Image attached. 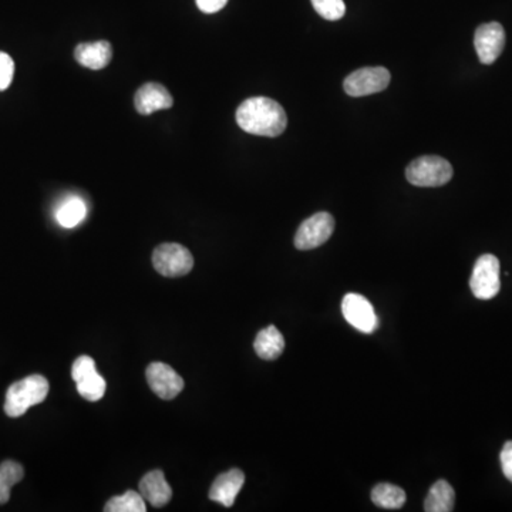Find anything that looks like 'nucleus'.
I'll use <instances>...</instances> for the list:
<instances>
[{
  "instance_id": "1",
  "label": "nucleus",
  "mask_w": 512,
  "mask_h": 512,
  "mask_svg": "<svg viewBox=\"0 0 512 512\" xmlns=\"http://www.w3.org/2000/svg\"><path fill=\"white\" fill-rule=\"evenodd\" d=\"M237 122L245 132L262 137H278L288 126L284 107L268 97L245 100L237 110Z\"/></svg>"
},
{
  "instance_id": "2",
  "label": "nucleus",
  "mask_w": 512,
  "mask_h": 512,
  "mask_svg": "<svg viewBox=\"0 0 512 512\" xmlns=\"http://www.w3.org/2000/svg\"><path fill=\"white\" fill-rule=\"evenodd\" d=\"M47 394H49V382L46 377L40 374L26 377L7 389L5 413L9 417L24 416L30 407L46 401Z\"/></svg>"
},
{
  "instance_id": "3",
  "label": "nucleus",
  "mask_w": 512,
  "mask_h": 512,
  "mask_svg": "<svg viewBox=\"0 0 512 512\" xmlns=\"http://www.w3.org/2000/svg\"><path fill=\"white\" fill-rule=\"evenodd\" d=\"M406 179L414 187L431 188L446 186L453 179V167L441 157H420L407 166Z\"/></svg>"
},
{
  "instance_id": "4",
  "label": "nucleus",
  "mask_w": 512,
  "mask_h": 512,
  "mask_svg": "<svg viewBox=\"0 0 512 512\" xmlns=\"http://www.w3.org/2000/svg\"><path fill=\"white\" fill-rule=\"evenodd\" d=\"M152 265L159 274L167 278H179L194 268L191 252L179 244H162L152 254Z\"/></svg>"
},
{
  "instance_id": "5",
  "label": "nucleus",
  "mask_w": 512,
  "mask_h": 512,
  "mask_svg": "<svg viewBox=\"0 0 512 512\" xmlns=\"http://www.w3.org/2000/svg\"><path fill=\"white\" fill-rule=\"evenodd\" d=\"M499 261L491 254L481 255L474 265L473 275L469 279V288L474 296L481 301L496 298L501 289L499 279Z\"/></svg>"
},
{
  "instance_id": "6",
  "label": "nucleus",
  "mask_w": 512,
  "mask_h": 512,
  "mask_svg": "<svg viewBox=\"0 0 512 512\" xmlns=\"http://www.w3.org/2000/svg\"><path fill=\"white\" fill-rule=\"evenodd\" d=\"M391 72L384 67H363L344 79L343 89L351 97L381 93L391 84Z\"/></svg>"
},
{
  "instance_id": "7",
  "label": "nucleus",
  "mask_w": 512,
  "mask_h": 512,
  "mask_svg": "<svg viewBox=\"0 0 512 512\" xmlns=\"http://www.w3.org/2000/svg\"><path fill=\"white\" fill-rule=\"evenodd\" d=\"M334 231V218L329 212H317L304 219L295 235V246L311 251L324 245Z\"/></svg>"
},
{
  "instance_id": "8",
  "label": "nucleus",
  "mask_w": 512,
  "mask_h": 512,
  "mask_svg": "<svg viewBox=\"0 0 512 512\" xmlns=\"http://www.w3.org/2000/svg\"><path fill=\"white\" fill-rule=\"evenodd\" d=\"M72 377L76 382L80 396L89 401H101L106 393V381L97 373L96 363L90 356L77 357L72 367Z\"/></svg>"
},
{
  "instance_id": "9",
  "label": "nucleus",
  "mask_w": 512,
  "mask_h": 512,
  "mask_svg": "<svg viewBox=\"0 0 512 512\" xmlns=\"http://www.w3.org/2000/svg\"><path fill=\"white\" fill-rule=\"evenodd\" d=\"M342 314L349 324L362 332L371 334L379 327L373 304L359 294H347L342 301Z\"/></svg>"
},
{
  "instance_id": "10",
  "label": "nucleus",
  "mask_w": 512,
  "mask_h": 512,
  "mask_svg": "<svg viewBox=\"0 0 512 512\" xmlns=\"http://www.w3.org/2000/svg\"><path fill=\"white\" fill-rule=\"evenodd\" d=\"M474 46L481 63L493 64L506 46V30L497 22L481 24L476 30Z\"/></svg>"
},
{
  "instance_id": "11",
  "label": "nucleus",
  "mask_w": 512,
  "mask_h": 512,
  "mask_svg": "<svg viewBox=\"0 0 512 512\" xmlns=\"http://www.w3.org/2000/svg\"><path fill=\"white\" fill-rule=\"evenodd\" d=\"M147 382L151 389L162 401H172L184 389V381L171 366L166 363L150 364L146 371Z\"/></svg>"
},
{
  "instance_id": "12",
  "label": "nucleus",
  "mask_w": 512,
  "mask_h": 512,
  "mask_svg": "<svg viewBox=\"0 0 512 512\" xmlns=\"http://www.w3.org/2000/svg\"><path fill=\"white\" fill-rule=\"evenodd\" d=\"M174 104L169 90L159 83L142 84L134 96V106L141 116H150L159 110L171 109Z\"/></svg>"
},
{
  "instance_id": "13",
  "label": "nucleus",
  "mask_w": 512,
  "mask_h": 512,
  "mask_svg": "<svg viewBox=\"0 0 512 512\" xmlns=\"http://www.w3.org/2000/svg\"><path fill=\"white\" fill-rule=\"evenodd\" d=\"M244 483L245 474L242 473L241 469H229L215 479L211 489H209V499L229 508V507L234 506L235 499L238 497Z\"/></svg>"
},
{
  "instance_id": "14",
  "label": "nucleus",
  "mask_w": 512,
  "mask_h": 512,
  "mask_svg": "<svg viewBox=\"0 0 512 512\" xmlns=\"http://www.w3.org/2000/svg\"><path fill=\"white\" fill-rule=\"evenodd\" d=\"M140 493H141L142 498L149 501L156 508L166 507L172 498L171 487L167 483L166 477H164L161 469H154V471H150L142 477L141 481H140Z\"/></svg>"
},
{
  "instance_id": "15",
  "label": "nucleus",
  "mask_w": 512,
  "mask_h": 512,
  "mask_svg": "<svg viewBox=\"0 0 512 512\" xmlns=\"http://www.w3.org/2000/svg\"><path fill=\"white\" fill-rule=\"evenodd\" d=\"M77 63L92 70H101L111 62L112 47L106 40L94 43H82L74 50Z\"/></svg>"
},
{
  "instance_id": "16",
  "label": "nucleus",
  "mask_w": 512,
  "mask_h": 512,
  "mask_svg": "<svg viewBox=\"0 0 512 512\" xmlns=\"http://www.w3.org/2000/svg\"><path fill=\"white\" fill-rule=\"evenodd\" d=\"M255 352L264 361H276L285 351V339L281 332L271 324L259 332L255 339Z\"/></svg>"
},
{
  "instance_id": "17",
  "label": "nucleus",
  "mask_w": 512,
  "mask_h": 512,
  "mask_svg": "<svg viewBox=\"0 0 512 512\" xmlns=\"http://www.w3.org/2000/svg\"><path fill=\"white\" fill-rule=\"evenodd\" d=\"M454 504H456V493H454L453 487L444 479H440L431 486L427 494L424 511L449 512L453 511Z\"/></svg>"
},
{
  "instance_id": "18",
  "label": "nucleus",
  "mask_w": 512,
  "mask_h": 512,
  "mask_svg": "<svg viewBox=\"0 0 512 512\" xmlns=\"http://www.w3.org/2000/svg\"><path fill=\"white\" fill-rule=\"evenodd\" d=\"M406 493L401 487L393 486V484L382 483L377 484L372 489V501L377 507L384 509H399L406 503Z\"/></svg>"
},
{
  "instance_id": "19",
  "label": "nucleus",
  "mask_w": 512,
  "mask_h": 512,
  "mask_svg": "<svg viewBox=\"0 0 512 512\" xmlns=\"http://www.w3.org/2000/svg\"><path fill=\"white\" fill-rule=\"evenodd\" d=\"M87 208L83 199L72 197L60 205L56 211V219L63 228H74L86 218Z\"/></svg>"
},
{
  "instance_id": "20",
  "label": "nucleus",
  "mask_w": 512,
  "mask_h": 512,
  "mask_svg": "<svg viewBox=\"0 0 512 512\" xmlns=\"http://www.w3.org/2000/svg\"><path fill=\"white\" fill-rule=\"evenodd\" d=\"M24 467L14 461H4L0 464V506L10 499V489L24 478Z\"/></svg>"
},
{
  "instance_id": "21",
  "label": "nucleus",
  "mask_w": 512,
  "mask_h": 512,
  "mask_svg": "<svg viewBox=\"0 0 512 512\" xmlns=\"http://www.w3.org/2000/svg\"><path fill=\"white\" fill-rule=\"evenodd\" d=\"M147 507L141 494L127 491L122 496L112 497L104 507L106 512H146Z\"/></svg>"
},
{
  "instance_id": "22",
  "label": "nucleus",
  "mask_w": 512,
  "mask_h": 512,
  "mask_svg": "<svg viewBox=\"0 0 512 512\" xmlns=\"http://www.w3.org/2000/svg\"><path fill=\"white\" fill-rule=\"evenodd\" d=\"M311 2L316 14L331 22L342 19L346 14L343 0H311Z\"/></svg>"
},
{
  "instance_id": "23",
  "label": "nucleus",
  "mask_w": 512,
  "mask_h": 512,
  "mask_svg": "<svg viewBox=\"0 0 512 512\" xmlns=\"http://www.w3.org/2000/svg\"><path fill=\"white\" fill-rule=\"evenodd\" d=\"M14 74V62L12 57L0 52V92H4L12 84Z\"/></svg>"
},
{
  "instance_id": "24",
  "label": "nucleus",
  "mask_w": 512,
  "mask_h": 512,
  "mask_svg": "<svg viewBox=\"0 0 512 512\" xmlns=\"http://www.w3.org/2000/svg\"><path fill=\"white\" fill-rule=\"evenodd\" d=\"M499 459H501V467H503L504 476L512 483V441L506 443Z\"/></svg>"
},
{
  "instance_id": "25",
  "label": "nucleus",
  "mask_w": 512,
  "mask_h": 512,
  "mask_svg": "<svg viewBox=\"0 0 512 512\" xmlns=\"http://www.w3.org/2000/svg\"><path fill=\"white\" fill-rule=\"evenodd\" d=\"M197 6L204 14H217L219 10L224 9L228 4V0H196Z\"/></svg>"
}]
</instances>
